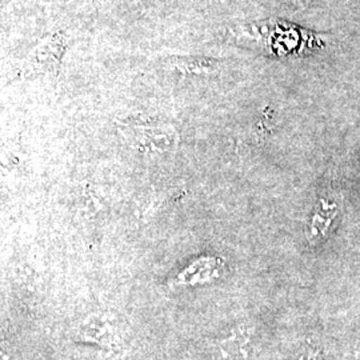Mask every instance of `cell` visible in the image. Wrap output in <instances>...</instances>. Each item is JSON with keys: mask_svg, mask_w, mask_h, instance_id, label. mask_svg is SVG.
Here are the masks:
<instances>
[{"mask_svg": "<svg viewBox=\"0 0 360 360\" xmlns=\"http://www.w3.org/2000/svg\"><path fill=\"white\" fill-rule=\"evenodd\" d=\"M296 7H300V8H306L311 3V0H291Z\"/></svg>", "mask_w": 360, "mask_h": 360, "instance_id": "277c9868", "label": "cell"}, {"mask_svg": "<svg viewBox=\"0 0 360 360\" xmlns=\"http://www.w3.org/2000/svg\"><path fill=\"white\" fill-rule=\"evenodd\" d=\"M166 63L174 71L188 77H210L220 68V62L210 56H171Z\"/></svg>", "mask_w": 360, "mask_h": 360, "instance_id": "3957f363", "label": "cell"}, {"mask_svg": "<svg viewBox=\"0 0 360 360\" xmlns=\"http://www.w3.org/2000/svg\"><path fill=\"white\" fill-rule=\"evenodd\" d=\"M68 47V39L60 30H53L18 63L13 77H56Z\"/></svg>", "mask_w": 360, "mask_h": 360, "instance_id": "6da1fadb", "label": "cell"}, {"mask_svg": "<svg viewBox=\"0 0 360 360\" xmlns=\"http://www.w3.org/2000/svg\"><path fill=\"white\" fill-rule=\"evenodd\" d=\"M120 132L132 150L146 155H165L178 148L179 134L167 123L129 124Z\"/></svg>", "mask_w": 360, "mask_h": 360, "instance_id": "7a4b0ae2", "label": "cell"}]
</instances>
